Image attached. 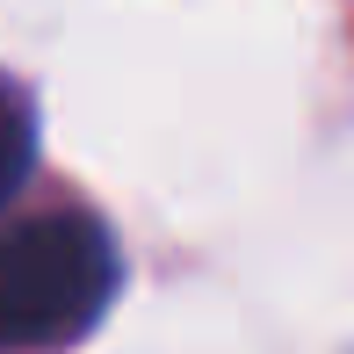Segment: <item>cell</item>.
Segmentation results:
<instances>
[{
  "label": "cell",
  "mask_w": 354,
  "mask_h": 354,
  "mask_svg": "<svg viewBox=\"0 0 354 354\" xmlns=\"http://www.w3.org/2000/svg\"><path fill=\"white\" fill-rule=\"evenodd\" d=\"M116 297V239L87 210H51L0 232V354L73 347Z\"/></svg>",
  "instance_id": "1"
},
{
  "label": "cell",
  "mask_w": 354,
  "mask_h": 354,
  "mask_svg": "<svg viewBox=\"0 0 354 354\" xmlns=\"http://www.w3.org/2000/svg\"><path fill=\"white\" fill-rule=\"evenodd\" d=\"M29 167H37V116H29V102L0 80V203H15V188L29 181Z\"/></svg>",
  "instance_id": "2"
}]
</instances>
